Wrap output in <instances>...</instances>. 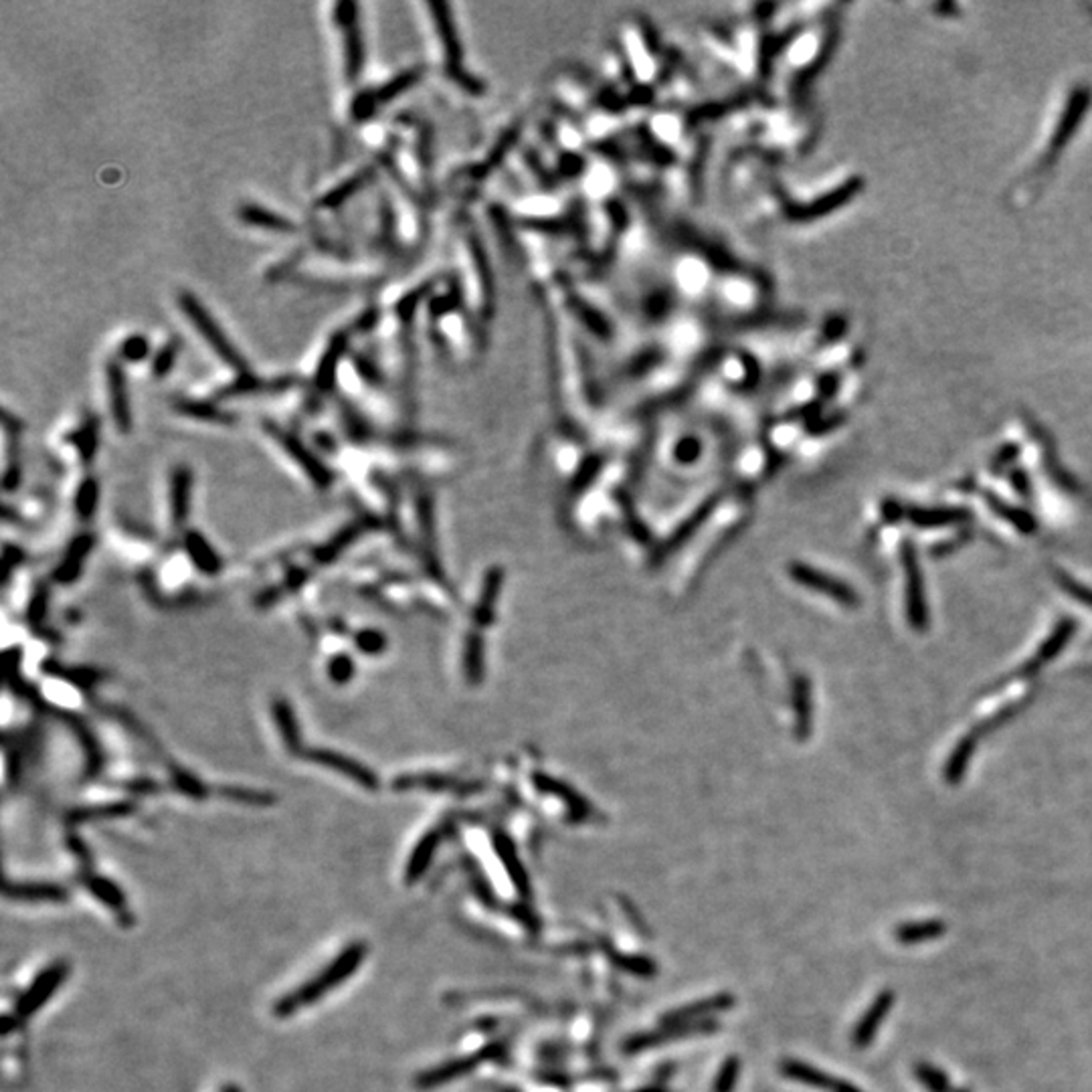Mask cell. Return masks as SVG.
<instances>
[{
  "label": "cell",
  "mask_w": 1092,
  "mask_h": 1092,
  "mask_svg": "<svg viewBox=\"0 0 1092 1092\" xmlns=\"http://www.w3.org/2000/svg\"><path fill=\"white\" fill-rule=\"evenodd\" d=\"M367 953H368L367 943H362V941L350 943V945L344 947L340 953L328 963L326 969H322L318 975L312 977V979L306 983H302L298 989L289 991V994L280 997V1000L273 1003V1016H278V1017L294 1016V1014H298L302 1008L312 1006V1003L318 1001L320 997L328 995L330 991L342 986L344 981L350 979V977L359 971Z\"/></svg>",
  "instance_id": "obj_1"
},
{
  "label": "cell",
  "mask_w": 1092,
  "mask_h": 1092,
  "mask_svg": "<svg viewBox=\"0 0 1092 1092\" xmlns=\"http://www.w3.org/2000/svg\"><path fill=\"white\" fill-rule=\"evenodd\" d=\"M178 306L182 309V314L188 318V322L197 328V332L202 336V339H205L208 346L217 353V356L222 362L229 364L233 370H237L239 375L251 373L247 367V360L243 359L239 350L235 348L231 340L227 339V334L222 332L217 320L207 312V308L199 302L197 295H193L188 292L178 294Z\"/></svg>",
  "instance_id": "obj_2"
},
{
  "label": "cell",
  "mask_w": 1092,
  "mask_h": 1092,
  "mask_svg": "<svg viewBox=\"0 0 1092 1092\" xmlns=\"http://www.w3.org/2000/svg\"><path fill=\"white\" fill-rule=\"evenodd\" d=\"M334 23L342 29L344 43V73L348 81H356L364 69V39L359 25V4L340 3L334 6Z\"/></svg>",
  "instance_id": "obj_3"
},
{
  "label": "cell",
  "mask_w": 1092,
  "mask_h": 1092,
  "mask_svg": "<svg viewBox=\"0 0 1092 1092\" xmlns=\"http://www.w3.org/2000/svg\"><path fill=\"white\" fill-rule=\"evenodd\" d=\"M67 977H69V963L65 961L51 963L49 967L39 971V975L31 981V986L18 995L15 1003L17 1020H26V1017L35 1016L39 1009H43L45 1003L63 986Z\"/></svg>",
  "instance_id": "obj_4"
},
{
  "label": "cell",
  "mask_w": 1092,
  "mask_h": 1092,
  "mask_svg": "<svg viewBox=\"0 0 1092 1092\" xmlns=\"http://www.w3.org/2000/svg\"><path fill=\"white\" fill-rule=\"evenodd\" d=\"M902 566L906 575V615L908 623L916 631H925L928 627V607L925 597V579L919 569L914 544L906 541L902 544Z\"/></svg>",
  "instance_id": "obj_5"
},
{
  "label": "cell",
  "mask_w": 1092,
  "mask_h": 1092,
  "mask_svg": "<svg viewBox=\"0 0 1092 1092\" xmlns=\"http://www.w3.org/2000/svg\"><path fill=\"white\" fill-rule=\"evenodd\" d=\"M427 9L433 17V23L437 26V33H440V40L443 47V57H445V69L451 76V79L457 81V84L463 85L465 90H474V81L468 76V73L462 71V47H460V39L455 35V25L451 20L449 15V6L448 4H440V3H429Z\"/></svg>",
  "instance_id": "obj_6"
},
{
  "label": "cell",
  "mask_w": 1092,
  "mask_h": 1092,
  "mask_svg": "<svg viewBox=\"0 0 1092 1092\" xmlns=\"http://www.w3.org/2000/svg\"><path fill=\"white\" fill-rule=\"evenodd\" d=\"M421 71L419 69H409L403 71L399 76H395L387 84L376 87V90H368L362 91L359 98L353 101V118L356 121H364L368 120L370 116H375V112L379 110L381 106L387 104V101H393L399 93L407 91L409 87H413L417 81H419Z\"/></svg>",
  "instance_id": "obj_7"
},
{
  "label": "cell",
  "mask_w": 1092,
  "mask_h": 1092,
  "mask_svg": "<svg viewBox=\"0 0 1092 1092\" xmlns=\"http://www.w3.org/2000/svg\"><path fill=\"white\" fill-rule=\"evenodd\" d=\"M266 429L269 431V435H272L273 440H278L281 448L288 451V455L294 457L295 463H298L300 468L306 471L309 477H312V482L318 485V488H328L330 480H332L328 468L298 440V437L288 433V431H283L281 427H278V425H273V423H266Z\"/></svg>",
  "instance_id": "obj_8"
},
{
  "label": "cell",
  "mask_w": 1092,
  "mask_h": 1092,
  "mask_svg": "<svg viewBox=\"0 0 1092 1092\" xmlns=\"http://www.w3.org/2000/svg\"><path fill=\"white\" fill-rule=\"evenodd\" d=\"M498 1054H500V1046H498V1044H496V1046H490V1048L482 1050V1054H477V1056L455 1058V1060L445 1062V1064H441V1067L431 1068V1070L423 1072V1074L417 1076V1087L423 1088V1090L441 1087V1084L454 1081V1078H460L463 1074H468V1072H471V1070L477 1067V1062H480V1060H488V1058H494Z\"/></svg>",
  "instance_id": "obj_9"
},
{
  "label": "cell",
  "mask_w": 1092,
  "mask_h": 1092,
  "mask_svg": "<svg viewBox=\"0 0 1092 1092\" xmlns=\"http://www.w3.org/2000/svg\"><path fill=\"white\" fill-rule=\"evenodd\" d=\"M1076 627L1078 625H1076L1074 619H1070V617L1060 619V622L1056 623L1054 631H1052L1050 636L1046 637V642L1040 645V650H1037L1036 656L1031 658L1030 662L1023 666L1020 672H1017V676H1020V678L1036 676V673L1040 672L1044 666H1046L1048 662H1052V659H1054V658L1060 656V652L1064 650V645H1067L1070 639L1074 637Z\"/></svg>",
  "instance_id": "obj_10"
},
{
  "label": "cell",
  "mask_w": 1092,
  "mask_h": 1092,
  "mask_svg": "<svg viewBox=\"0 0 1092 1092\" xmlns=\"http://www.w3.org/2000/svg\"><path fill=\"white\" fill-rule=\"evenodd\" d=\"M106 381H107V395H110V409H112L113 421H116L121 433H127V431L132 429V411H130V399H127L126 376L118 360L107 362Z\"/></svg>",
  "instance_id": "obj_11"
},
{
  "label": "cell",
  "mask_w": 1092,
  "mask_h": 1092,
  "mask_svg": "<svg viewBox=\"0 0 1092 1092\" xmlns=\"http://www.w3.org/2000/svg\"><path fill=\"white\" fill-rule=\"evenodd\" d=\"M306 757L312 761V763H318V765L332 768V771L342 773L344 777L353 779L354 783H359L364 789H375L376 787L375 773L370 771L368 767L356 763L354 759L344 757V754H339V753H334V751H309V753H306Z\"/></svg>",
  "instance_id": "obj_12"
},
{
  "label": "cell",
  "mask_w": 1092,
  "mask_h": 1092,
  "mask_svg": "<svg viewBox=\"0 0 1092 1092\" xmlns=\"http://www.w3.org/2000/svg\"><path fill=\"white\" fill-rule=\"evenodd\" d=\"M348 340L350 336L348 332H336L332 339H330L326 350H324L322 359L318 362V368H316V387L324 393H330L336 384V370H339V362L342 360V356L346 354L348 348Z\"/></svg>",
  "instance_id": "obj_13"
},
{
  "label": "cell",
  "mask_w": 1092,
  "mask_h": 1092,
  "mask_svg": "<svg viewBox=\"0 0 1092 1092\" xmlns=\"http://www.w3.org/2000/svg\"><path fill=\"white\" fill-rule=\"evenodd\" d=\"M783 1074H787L789 1078H795V1081L807 1084V1087L819 1088V1090H827V1092H862L860 1088L852 1087V1084L846 1081H838V1078L826 1074L813 1067H807L804 1062H795L789 1060L783 1064Z\"/></svg>",
  "instance_id": "obj_14"
},
{
  "label": "cell",
  "mask_w": 1092,
  "mask_h": 1092,
  "mask_svg": "<svg viewBox=\"0 0 1092 1092\" xmlns=\"http://www.w3.org/2000/svg\"><path fill=\"white\" fill-rule=\"evenodd\" d=\"M4 894L20 902H63L67 890L53 882H6Z\"/></svg>",
  "instance_id": "obj_15"
},
{
  "label": "cell",
  "mask_w": 1092,
  "mask_h": 1092,
  "mask_svg": "<svg viewBox=\"0 0 1092 1092\" xmlns=\"http://www.w3.org/2000/svg\"><path fill=\"white\" fill-rule=\"evenodd\" d=\"M892 1003H894L892 991H882V994L876 997L872 1006H870V1009L866 1011L864 1017H862L860 1023L854 1030V1034H852L854 1046L864 1048L874 1040L876 1031H878V1028L882 1026V1020H885L888 1011L892 1009Z\"/></svg>",
  "instance_id": "obj_16"
},
{
  "label": "cell",
  "mask_w": 1092,
  "mask_h": 1092,
  "mask_svg": "<svg viewBox=\"0 0 1092 1092\" xmlns=\"http://www.w3.org/2000/svg\"><path fill=\"white\" fill-rule=\"evenodd\" d=\"M906 521L913 522L921 528H939V526H953L965 524L971 521V514L965 508H919V506H906Z\"/></svg>",
  "instance_id": "obj_17"
},
{
  "label": "cell",
  "mask_w": 1092,
  "mask_h": 1092,
  "mask_svg": "<svg viewBox=\"0 0 1092 1092\" xmlns=\"http://www.w3.org/2000/svg\"><path fill=\"white\" fill-rule=\"evenodd\" d=\"M237 217L243 222H247V225L258 227V229H267V231H273V233H288L289 235V233L298 231L295 222H292L288 217H283V215L269 211V208H266V207L251 205V202H249V205L239 207Z\"/></svg>",
  "instance_id": "obj_18"
},
{
  "label": "cell",
  "mask_w": 1092,
  "mask_h": 1092,
  "mask_svg": "<svg viewBox=\"0 0 1092 1092\" xmlns=\"http://www.w3.org/2000/svg\"><path fill=\"white\" fill-rule=\"evenodd\" d=\"M191 485H193V474L186 465H178L172 471V480H171V510H172V522L180 526L182 522L186 521L188 514V500H191Z\"/></svg>",
  "instance_id": "obj_19"
},
{
  "label": "cell",
  "mask_w": 1092,
  "mask_h": 1092,
  "mask_svg": "<svg viewBox=\"0 0 1092 1092\" xmlns=\"http://www.w3.org/2000/svg\"><path fill=\"white\" fill-rule=\"evenodd\" d=\"M373 180H375V171H373V168H362L360 172L353 174V177H350L348 180L340 182L339 186H334L332 191L324 194V197L318 200V207H322V208H339L340 205H344V202L353 199L356 193H360L362 188H367Z\"/></svg>",
  "instance_id": "obj_20"
},
{
  "label": "cell",
  "mask_w": 1092,
  "mask_h": 1092,
  "mask_svg": "<svg viewBox=\"0 0 1092 1092\" xmlns=\"http://www.w3.org/2000/svg\"><path fill=\"white\" fill-rule=\"evenodd\" d=\"M987 506L991 510L995 512L1001 521H1006L1008 524L1014 526L1016 530H1020L1022 535H1034L1037 530V521L1034 518V514H1030L1028 510L1020 508V506H1011L1008 502H1003L1001 498H997L995 494H986Z\"/></svg>",
  "instance_id": "obj_21"
},
{
  "label": "cell",
  "mask_w": 1092,
  "mask_h": 1092,
  "mask_svg": "<svg viewBox=\"0 0 1092 1092\" xmlns=\"http://www.w3.org/2000/svg\"><path fill=\"white\" fill-rule=\"evenodd\" d=\"M85 888L93 899L99 900L101 905L107 906L113 913H121L126 908V894L121 892V888L116 885V882L106 878V876L93 874L90 878L85 880Z\"/></svg>",
  "instance_id": "obj_22"
},
{
  "label": "cell",
  "mask_w": 1092,
  "mask_h": 1092,
  "mask_svg": "<svg viewBox=\"0 0 1092 1092\" xmlns=\"http://www.w3.org/2000/svg\"><path fill=\"white\" fill-rule=\"evenodd\" d=\"M186 552L191 557V561L199 566L202 572L207 575H215V572L221 571V558L217 557V552L213 550V546L208 544L205 538H202L199 532H188L186 535Z\"/></svg>",
  "instance_id": "obj_23"
},
{
  "label": "cell",
  "mask_w": 1092,
  "mask_h": 1092,
  "mask_svg": "<svg viewBox=\"0 0 1092 1092\" xmlns=\"http://www.w3.org/2000/svg\"><path fill=\"white\" fill-rule=\"evenodd\" d=\"M91 546H93L91 536H79L77 541L69 546V550H67L63 563L59 564L57 575H55L61 583H71L73 579L79 577L81 566H84L87 555H90Z\"/></svg>",
  "instance_id": "obj_24"
},
{
  "label": "cell",
  "mask_w": 1092,
  "mask_h": 1092,
  "mask_svg": "<svg viewBox=\"0 0 1092 1092\" xmlns=\"http://www.w3.org/2000/svg\"><path fill=\"white\" fill-rule=\"evenodd\" d=\"M975 748H977V737H975V734H967V737H963L959 743H957L955 751L950 753V757L947 761V767H945V779H947L949 785L961 783V779H963V775H965V771H967L969 761H971V757H973Z\"/></svg>",
  "instance_id": "obj_25"
},
{
  "label": "cell",
  "mask_w": 1092,
  "mask_h": 1092,
  "mask_svg": "<svg viewBox=\"0 0 1092 1092\" xmlns=\"http://www.w3.org/2000/svg\"><path fill=\"white\" fill-rule=\"evenodd\" d=\"M174 409L178 413L193 417V419H202V421H211V423H225L231 425L235 423V417L227 411H222L221 407H217L215 403H207V401H194V399H178L174 403Z\"/></svg>",
  "instance_id": "obj_26"
},
{
  "label": "cell",
  "mask_w": 1092,
  "mask_h": 1092,
  "mask_svg": "<svg viewBox=\"0 0 1092 1092\" xmlns=\"http://www.w3.org/2000/svg\"><path fill=\"white\" fill-rule=\"evenodd\" d=\"M289 382H292L289 379L267 382V381L258 379V376H253L251 373H245V375H239L237 379H235L231 384L222 387V390H219V397H241V395L266 393V390L286 389Z\"/></svg>",
  "instance_id": "obj_27"
},
{
  "label": "cell",
  "mask_w": 1092,
  "mask_h": 1092,
  "mask_svg": "<svg viewBox=\"0 0 1092 1092\" xmlns=\"http://www.w3.org/2000/svg\"><path fill=\"white\" fill-rule=\"evenodd\" d=\"M437 841L440 840H437L435 834H427L419 844H417L413 854H411L407 868H404V882H407V885H413V882L419 880L425 874V870H427V866L431 864V858H433V854H435Z\"/></svg>",
  "instance_id": "obj_28"
},
{
  "label": "cell",
  "mask_w": 1092,
  "mask_h": 1092,
  "mask_svg": "<svg viewBox=\"0 0 1092 1092\" xmlns=\"http://www.w3.org/2000/svg\"><path fill=\"white\" fill-rule=\"evenodd\" d=\"M945 930H947V925L943 921L913 922V925H902L896 928V941L902 943V945H919V943L936 939V936H941Z\"/></svg>",
  "instance_id": "obj_29"
},
{
  "label": "cell",
  "mask_w": 1092,
  "mask_h": 1092,
  "mask_svg": "<svg viewBox=\"0 0 1092 1092\" xmlns=\"http://www.w3.org/2000/svg\"><path fill=\"white\" fill-rule=\"evenodd\" d=\"M273 718L275 723L280 726L281 739L289 751H298L300 748V731H298V723H295L294 710L289 708V704L286 700H275L273 706Z\"/></svg>",
  "instance_id": "obj_30"
},
{
  "label": "cell",
  "mask_w": 1092,
  "mask_h": 1092,
  "mask_svg": "<svg viewBox=\"0 0 1092 1092\" xmlns=\"http://www.w3.org/2000/svg\"><path fill=\"white\" fill-rule=\"evenodd\" d=\"M726 1006H731V997L720 995V997H714V1000H706V1001H703V1003H696V1006H690V1008H684V1009L672 1011V1014L667 1016V1022H670V1023H676V1026H678L680 1022L684 1023V1022L696 1020L698 1016H704V1014H708V1011H714V1009H723V1008H726Z\"/></svg>",
  "instance_id": "obj_31"
},
{
  "label": "cell",
  "mask_w": 1092,
  "mask_h": 1092,
  "mask_svg": "<svg viewBox=\"0 0 1092 1092\" xmlns=\"http://www.w3.org/2000/svg\"><path fill=\"white\" fill-rule=\"evenodd\" d=\"M178 353H180V339H171L164 344V346L158 350L152 360V373L157 379H164V376L171 373V370L174 368V364H177Z\"/></svg>",
  "instance_id": "obj_32"
},
{
  "label": "cell",
  "mask_w": 1092,
  "mask_h": 1092,
  "mask_svg": "<svg viewBox=\"0 0 1092 1092\" xmlns=\"http://www.w3.org/2000/svg\"><path fill=\"white\" fill-rule=\"evenodd\" d=\"M134 812L132 804H107V805H99V807H87L81 809V812L76 813L77 819H96V818H121V815H127Z\"/></svg>",
  "instance_id": "obj_33"
},
{
  "label": "cell",
  "mask_w": 1092,
  "mask_h": 1092,
  "mask_svg": "<svg viewBox=\"0 0 1092 1092\" xmlns=\"http://www.w3.org/2000/svg\"><path fill=\"white\" fill-rule=\"evenodd\" d=\"M1056 581H1058V585L1062 586L1064 591L1068 593L1072 599H1076L1078 603L1087 605L1088 609H1092V589H1090V586L1074 581V579L1068 577V575H1064V572H1056Z\"/></svg>",
  "instance_id": "obj_34"
},
{
  "label": "cell",
  "mask_w": 1092,
  "mask_h": 1092,
  "mask_svg": "<svg viewBox=\"0 0 1092 1092\" xmlns=\"http://www.w3.org/2000/svg\"><path fill=\"white\" fill-rule=\"evenodd\" d=\"M148 353H150V346H148V340L144 339V336H130V339H126L120 346V356L130 362L144 360Z\"/></svg>",
  "instance_id": "obj_35"
},
{
  "label": "cell",
  "mask_w": 1092,
  "mask_h": 1092,
  "mask_svg": "<svg viewBox=\"0 0 1092 1092\" xmlns=\"http://www.w3.org/2000/svg\"><path fill=\"white\" fill-rule=\"evenodd\" d=\"M73 441L77 443L81 455H84L85 460H90V457L93 455V451H96V448H98V425H96V421L91 419L90 423H87L85 427L79 431V433H76V437H73Z\"/></svg>",
  "instance_id": "obj_36"
},
{
  "label": "cell",
  "mask_w": 1092,
  "mask_h": 1092,
  "mask_svg": "<svg viewBox=\"0 0 1092 1092\" xmlns=\"http://www.w3.org/2000/svg\"><path fill=\"white\" fill-rule=\"evenodd\" d=\"M916 1074H919V1078H921L922 1082H925V1087L928 1090H933V1092H947L949 1090L947 1076L943 1074L939 1068H933V1067H927V1064H922V1067L916 1068Z\"/></svg>",
  "instance_id": "obj_37"
},
{
  "label": "cell",
  "mask_w": 1092,
  "mask_h": 1092,
  "mask_svg": "<svg viewBox=\"0 0 1092 1092\" xmlns=\"http://www.w3.org/2000/svg\"><path fill=\"white\" fill-rule=\"evenodd\" d=\"M328 673L336 684H346L354 676V664L348 656H336L328 666Z\"/></svg>",
  "instance_id": "obj_38"
},
{
  "label": "cell",
  "mask_w": 1092,
  "mask_h": 1092,
  "mask_svg": "<svg viewBox=\"0 0 1092 1092\" xmlns=\"http://www.w3.org/2000/svg\"><path fill=\"white\" fill-rule=\"evenodd\" d=\"M96 502H98V484L93 480H87L79 488L77 512L81 516H90L91 512L96 510Z\"/></svg>",
  "instance_id": "obj_39"
},
{
  "label": "cell",
  "mask_w": 1092,
  "mask_h": 1092,
  "mask_svg": "<svg viewBox=\"0 0 1092 1092\" xmlns=\"http://www.w3.org/2000/svg\"><path fill=\"white\" fill-rule=\"evenodd\" d=\"M354 642L359 644V650L368 653V656H373V653H381L384 650V637L376 630H362L359 636L354 637Z\"/></svg>",
  "instance_id": "obj_40"
},
{
  "label": "cell",
  "mask_w": 1092,
  "mask_h": 1092,
  "mask_svg": "<svg viewBox=\"0 0 1092 1092\" xmlns=\"http://www.w3.org/2000/svg\"><path fill=\"white\" fill-rule=\"evenodd\" d=\"M225 795L229 799L243 801V804H253V805L272 804L273 801V797H269V795H263L258 791H247V789H225Z\"/></svg>",
  "instance_id": "obj_41"
},
{
  "label": "cell",
  "mask_w": 1092,
  "mask_h": 1092,
  "mask_svg": "<svg viewBox=\"0 0 1092 1092\" xmlns=\"http://www.w3.org/2000/svg\"><path fill=\"white\" fill-rule=\"evenodd\" d=\"M737 1074H739L737 1060L726 1062L717 1078V1087H714V1092H731L734 1087V1081H737Z\"/></svg>",
  "instance_id": "obj_42"
},
{
  "label": "cell",
  "mask_w": 1092,
  "mask_h": 1092,
  "mask_svg": "<svg viewBox=\"0 0 1092 1092\" xmlns=\"http://www.w3.org/2000/svg\"><path fill=\"white\" fill-rule=\"evenodd\" d=\"M882 518L888 524H899L900 521H906V506L900 504L899 500H886L882 504Z\"/></svg>",
  "instance_id": "obj_43"
},
{
  "label": "cell",
  "mask_w": 1092,
  "mask_h": 1092,
  "mask_svg": "<svg viewBox=\"0 0 1092 1092\" xmlns=\"http://www.w3.org/2000/svg\"><path fill=\"white\" fill-rule=\"evenodd\" d=\"M1011 484H1014L1016 491L1022 498H1031V485H1030V477L1026 476V471L1016 470L1014 474H1011Z\"/></svg>",
  "instance_id": "obj_44"
},
{
  "label": "cell",
  "mask_w": 1092,
  "mask_h": 1092,
  "mask_svg": "<svg viewBox=\"0 0 1092 1092\" xmlns=\"http://www.w3.org/2000/svg\"><path fill=\"white\" fill-rule=\"evenodd\" d=\"M376 322H379V309L368 308L367 312L356 320V330H359V332H368V330H373L376 326Z\"/></svg>",
  "instance_id": "obj_45"
},
{
  "label": "cell",
  "mask_w": 1092,
  "mask_h": 1092,
  "mask_svg": "<svg viewBox=\"0 0 1092 1092\" xmlns=\"http://www.w3.org/2000/svg\"><path fill=\"white\" fill-rule=\"evenodd\" d=\"M221 1092H243V1090L237 1087V1084H227V1087H222Z\"/></svg>",
  "instance_id": "obj_46"
},
{
  "label": "cell",
  "mask_w": 1092,
  "mask_h": 1092,
  "mask_svg": "<svg viewBox=\"0 0 1092 1092\" xmlns=\"http://www.w3.org/2000/svg\"><path fill=\"white\" fill-rule=\"evenodd\" d=\"M647 1092H656V1090H647Z\"/></svg>",
  "instance_id": "obj_47"
}]
</instances>
